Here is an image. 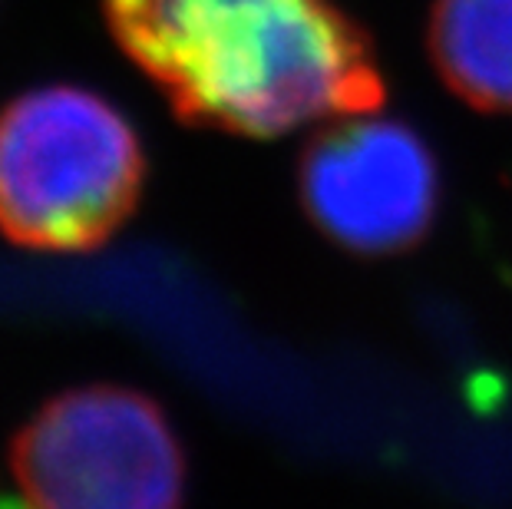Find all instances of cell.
Listing matches in <instances>:
<instances>
[{
  "mask_svg": "<svg viewBox=\"0 0 512 509\" xmlns=\"http://www.w3.org/2000/svg\"><path fill=\"white\" fill-rule=\"evenodd\" d=\"M103 17L199 129L271 139L387 100L374 40L337 0H103Z\"/></svg>",
  "mask_w": 512,
  "mask_h": 509,
  "instance_id": "cell-1",
  "label": "cell"
},
{
  "mask_svg": "<svg viewBox=\"0 0 512 509\" xmlns=\"http://www.w3.org/2000/svg\"><path fill=\"white\" fill-rule=\"evenodd\" d=\"M146 153L83 86H37L0 110V235L27 252H93L133 219Z\"/></svg>",
  "mask_w": 512,
  "mask_h": 509,
  "instance_id": "cell-2",
  "label": "cell"
},
{
  "mask_svg": "<svg viewBox=\"0 0 512 509\" xmlns=\"http://www.w3.org/2000/svg\"><path fill=\"white\" fill-rule=\"evenodd\" d=\"M24 509H182L185 450L156 397L86 384L50 397L7 453Z\"/></svg>",
  "mask_w": 512,
  "mask_h": 509,
  "instance_id": "cell-3",
  "label": "cell"
},
{
  "mask_svg": "<svg viewBox=\"0 0 512 509\" xmlns=\"http://www.w3.org/2000/svg\"><path fill=\"white\" fill-rule=\"evenodd\" d=\"M298 199L314 229L344 252L400 255L437 222L440 166L423 136L400 119L337 116L301 149Z\"/></svg>",
  "mask_w": 512,
  "mask_h": 509,
  "instance_id": "cell-4",
  "label": "cell"
},
{
  "mask_svg": "<svg viewBox=\"0 0 512 509\" xmlns=\"http://www.w3.org/2000/svg\"><path fill=\"white\" fill-rule=\"evenodd\" d=\"M427 53L456 100L512 116V0H433Z\"/></svg>",
  "mask_w": 512,
  "mask_h": 509,
  "instance_id": "cell-5",
  "label": "cell"
}]
</instances>
